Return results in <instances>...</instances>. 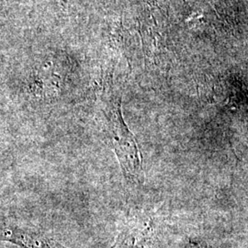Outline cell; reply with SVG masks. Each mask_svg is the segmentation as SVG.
I'll return each mask as SVG.
<instances>
[{"instance_id": "cell-1", "label": "cell", "mask_w": 248, "mask_h": 248, "mask_svg": "<svg viewBox=\"0 0 248 248\" xmlns=\"http://www.w3.org/2000/svg\"><path fill=\"white\" fill-rule=\"evenodd\" d=\"M104 133L115 153L126 179L140 182L142 177V156L133 133L125 124L119 107L105 114Z\"/></svg>"}, {"instance_id": "cell-2", "label": "cell", "mask_w": 248, "mask_h": 248, "mask_svg": "<svg viewBox=\"0 0 248 248\" xmlns=\"http://www.w3.org/2000/svg\"><path fill=\"white\" fill-rule=\"evenodd\" d=\"M0 241L20 248H66L41 231L14 222L0 223Z\"/></svg>"}, {"instance_id": "cell-3", "label": "cell", "mask_w": 248, "mask_h": 248, "mask_svg": "<svg viewBox=\"0 0 248 248\" xmlns=\"http://www.w3.org/2000/svg\"><path fill=\"white\" fill-rule=\"evenodd\" d=\"M155 230V222L151 218H134L124 226L110 248H144Z\"/></svg>"}, {"instance_id": "cell-4", "label": "cell", "mask_w": 248, "mask_h": 248, "mask_svg": "<svg viewBox=\"0 0 248 248\" xmlns=\"http://www.w3.org/2000/svg\"><path fill=\"white\" fill-rule=\"evenodd\" d=\"M186 248H204L202 246H201V244L194 242V241H190L189 244L186 246Z\"/></svg>"}]
</instances>
